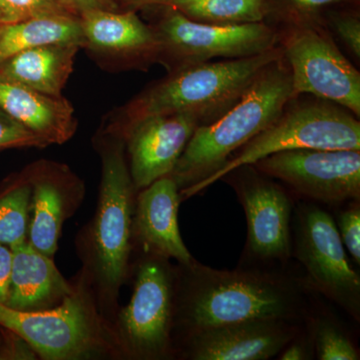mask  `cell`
Instances as JSON below:
<instances>
[{
	"instance_id": "7a4b0ae2",
	"label": "cell",
	"mask_w": 360,
	"mask_h": 360,
	"mask_svg": "<svg viewBox=\"0 0 360 360\" xmlns=\"http://www.w3.org/2000/svg\"><path fill=\"white\" fill-rule=\"evenodd\" d=\"M94 148L101 160L98 198L94 217L77 234L75 250L101 314L113 323L120 290L131 276L132 220L139 191L120 135L101 129Z\"/></svg>"
},
{
	"instance_id": "d6986e66",
	"label": "cell",
	"mask_w": 360,
	"mask_h": 360,
	"mask_svg": "<svg viewBox=\"0 0 360 360\" xmlns=\"http://www.w3.org/2000/svg\"><path fill=\"white\" fill-rule=\"evenodd\" d=\"M0 108L33 134L51 144H63L75 134L77 120L72 104L0 77Z\"/></svg>"
},
{
	"instance_id": "e0dca14e",
	"label": "cell",
	"mask_w": 360,
	"mask_h": 360,
	"mask_svg": "<svg viewBox=\"0 0 360 360\" xmlns=\"http://www.w3.org/2000/svg\"><path fill=\"white\" fill-rule=\"evenodd\" d=\"M11 250L13 271L4 303L7 307L18 311H44L58 307L72 292V279L66 281L52 258L27 241Z\"/></svg>"
},
{
	"instance_id": "7402d4cb",
	"label": "cell",
	"mask_w": 360,
	"mask_h": 360,
	"mask_svg": "<svg viewBox=\"0 0 360 360\" xmlns=\"http://www.w3.org/2000/svg\"><path fill=\"white\" fill-rule=\"evenodd\" d=\"M134 9L167 7L189 20L210 25L262 22L269 13L265 0H118Z\"/></svg>"
},
{
	"instance_id": "ac0fdd59",
	"label": "cell",
	"mask_w": 360,
	"mask_h": 360,
	"mask_svg": "<svg viewBox=\"0 0 360 360\" xmlns=\"http://www.w3.org/2000/svg\"><path fill=\"white\" fill-rule=\"evenodd\" d=\"M85 49L113 58L156 60L158 42L151 26L134 9L125 13L90 11L80 14Z\"/></svg>"
},
{
	"instance_id": "4fadbf2b",
	"label": "cell",
	"mask_w": 360,
	"mask_h": 360,
	"mask_svg": "<svg viewBox=\"0 0 360 360\" xmlns=\"http://www.w3.org/2000/svg\"><path fill=\"white\" fill-rule=\"evenodd\" d=\"M200 123L186 113L142 118L123 130L127 163L137 191L172 174ZM113 134V132H112Z\"/></svg>"
},
{
	"instance_id": "5b68a950",
	"label": "cell",
	"mask_w": 360,
	"mask_h": 360,
	"mask_svg": "<svg viewBox=\"0 0 360 360\" xmlns=\"http://www.w3.org/2000/svg\"><path fill=\"white\" fill-rule=\"evenodd\" d=\"M60 304L25 312L0 303V326L11 329L42 360L122 359L112 322L101 314L94 288L82 269Z\"/></svg>"
},
{
	"instance_id": "4dcf8cb0",
	"label": "cell",
	"mask_w": 360,
	"mask_h": 360,
	"mask_svg": "<svg viewBox=\"0 0 360 360\" xmlns=\"http://www.w3.org/2000/svg\"><path fill=\"white\" fill-rule=\"evenodd\" d=\"M13 271V250L0 245V303H6L11 286Z\"/></svg>"
},
{
	"instance_id": "d6a6232c",
	"label": "cell",
	"mask_w": 360,
	"mask_h": 360,
	"mask_svg": "<svg viewBox=\"0 0 360 360\" xmlns=\"http://www.w3.org/2000/svg\"><path fill=\"white\" fill-rule=\"evenodd\" d=\"M0 25H1V22H0Z\"/></svg>"
},
{
	"instance_id": "3957f363",
	"label": "cell",
	"mask_w": 360,
	"mask_h": 360,
	"mask_svg": "<svg viewBox=\"0 0 360 360\" xmlns=\"http://www.w3.org/2000/svg\"><path fill=\"white\" fill-rule=\"evenodd\" d=\"M281 58L283 51L276 47L248 58L172 71L112 115L103 129L120 134L148 116L176 113L193 115L200 125L210 124L236 105L260 73Z\"/></svg>"
},
{
	"instance_id": "44dd1931",
	"label": "cell",
	"mask_w": 360,
	"mask_h": 360,
	"mask_svg": "<svg viewBox=\"0 0 360 360\" xmlns=\"http://www.w3.org/2000/svg\"><path fill=\"white\" fill-rule=\"evenodd\" d=\"M56 44H75L84 47L79 16L47 14L0 25V63L26 49Z\"/></svg>"
},
{
	"instance_id": "d4e9b609",
	"label": "cell",
	"mask_w": 360,
	"mask_h": 360,
	"mask_svg": "<svg viewBox=\"0 0 360 360\" xmlns=\"http://www.w3.org/2000/svg\"><path fill=\"white\" fill-rule=\"evenodd\" d=\"M58 13L73 14L61 6L58 0H0L1 25L20 22L37 16Z\"/></svg>"
},
{
	"instance_id": "ffe728a7",
	"label": "cell",
	"mask_w": 360,
	"mask_h": 360,
	"mask_svg": "<svg viewBox=\"0 0 360 360\" xmlns=\"http://www.w3.org/2000/svg\"><path fill=\"white\" fill-rule=\"evenodd\" d=\"M82 47L75 44L40 45L0 63V77L51 96H61Z\"/></svg>"
},
{
	"instance_id": "cb8c5ba5",
	"label": "cell",
	"mask_w": 360,
	"mask_h": 360,
	"mask_svg": "<svg viewBox=\"0 0 360 360\" xmlns=\"http://www.w3.org/2000/svg\"><path fill=\"white\" fill-rule=\"evenodd\" d=\"M314 347L321 360H359V354L352 341L338 326L328 319L314 323Z\"/></svg>"
},
{
	"instance_id": "f546056e",
	"label": "cell",
	"mask_w": 360,
	"mask_h": 360,
	"mask_svg": "<svg viewBox=\"0 0 360 360\" xmlns=\"http://www.w3.org/2000/svg\"><path fill=\"white\" fill-rule=\"evenodd\" d=\"M71 13L79 16L90 11H120L118 0H58Z\"/></svg>"
},
{
	"instance_id": "9a60e30c",
	"label": "cell",
	"mask_w": 360,
	"mask_h": 360,
	"mask_svg": "<svg viewBox=\"0 0 360 360\" xmlns=\"http://www.w3.org/2000/svg\"><path fill=\"white\" fill-rule=\"evenodd\" d=\"M238 193L248 219V248L262 259L291 252V201L281 186L257 174L241 177Z\"/></svg>"
},
{
	"instance_id": "6da1fadb",
	"label": "cell",
	"mask_w": 360,
	"mask_h": 360,
	"mask_svg": "<svg viewBox=\"0 0 360 360\" xmlns=\"http://www.w3.org/2000/svg\"><path fill=\"white\" fill-rule=\"evenodd\" d=\"M300 286L252 269L217 270L195 259L176 267L174 340L205 329L255 319L295 321L302 315Z\"/></svg>"
},
{
	"instance_id": "603a6c76",
	"label": "cell",
	"mask_w": 360,
	"mask_h": 360,
	"mask_svg": "<svg viewBox=\"0 0 360 360\" xmlns=\"http://www.w3.org/2000/svg\"><path fill=\"white\" fill-rule=\"evenodd\" d=\"M32 186L25 170L0 193V245L15 248L27 241Z\"/></svg>"
},
{
	"instance_id": "484cf974",
	"label": "cell",
	"mask_w": 360,
	"mask_h": 360,
	"mask_svg": "<svg viewBox=\"0 0 360 360\" xmlns=\"http://www.w3.org/2000/svg\"><path fill=\"white\" fill-rule=\"evenodd\" d=\"M49 143L0 108V150L7 148H45Z\"/></svg>"
},
{
	"instance_id": "52a82bcc",
	"label": "cell",
	"mask_w": 360,
	"mask_h": 360,
	"mask_svg": "<svg viewBox=\"0 0 360 360\" xmlns=\"http://www.w3.org/2000/svg\"><path fill=\"white\" fill-rule=\"evenodd\" d=\"M169 260L142 252L132 264L134 292L129 304L120 307L113 322L122 359L165 360L175 356L176 269Z\"/></svg>"
},
{
	"instance_id": "83f0119b",
	"label": "cell",
	"mask_w": 360,
	"mask_h": 360,
	"mask_svg": "<svg viewBox=\"0 0 360 360\" xmlns=\"http://www.w3.org/2000/svg\"><path fill=\"white\" fill-rule=\"evenodd\" d=\"M281 11L285 13L293 25L315 22V16L330 6L347 1V0H277Z\"/></svg>"
},
{
	"instance_id": "7c38bea8",
	"label": "cell",
	"mask_w": 360,
	"mask_h": 360,
	"mask_svg": "<svg viewBox=\"0 0 360 360\" xmlns=\"http://www.w3.org/2000/svg\"><path fill=\"white\" fill-rule=\"evenodd\" d=\"M25 172L32 186L27 243L53 259L63 225L84 202V182L56 161H35Z\"/></svg>"
},
{
	"instance_id": "8992f818",
	"label": "cell",
	"mask_w": 360,
	"mask_h": 360,
	"mask_svg": "<svg viewBox=\"0 0 360 360\" xmlns=\"http://www.w3.org/2000/svg\"><path fill=\"white\" fill-rule=\"evenodd\" d=\"M295 149L360 150V123L345 108L323 99L285 108L269 127L239 148L238 155L229 158L219 172L180 191V200L200 193L234 169L255 165L274 153Z\"/></svg>"
},
{
	"instance_id": "4316f807",
	"label": "cell",
	"mask_w": 360,
	"mask_h": 360,
	"mask_svg": "<svg viewBox=\"0 0 360 360\" xmlns=\"http://www.w3.org/2000/svg\"><path fill=\"white\" fill-rule=\"evenodd\" d=\"M341 241L357 264H360V210L359 202L338 215L335 222Z\"/></svg>"
},
{
	"instance_id": "30bf717a",
	"label": "cell",
	"mask_w": 360,
	"mask_h": 360,
	"mask_svg": "<svg viewBox=\"0 0 360 360\" xmlns=\"http://www.w3.org/2000/svg\"><path fill=\"white\" fill-rule=\"evenodd\" d=\"M252 167L311 200L326 203L359 200L360 150L281 151L262 158Z\"/></svg>"
},
{
	"instance_id": "f1b7e54d",
	"label": "cell",
	"mask_w": 360,
	"mask_h": 360,
	"mask_svg": "<svg viewBox=\"0 0 360 360\" xmlns=\"http://www.w3.org/2000/svg\"><path fill=\"white\" fill-rule=\"evenodd\" d=\"M330 23L341 41L352 51L355 58H360V20L355 13H331Z\"/></svg>"
},
{
	"instance_id": "8fae6325",
	"label": "cell",
	"mask_w": 360,
	"mask_h": 360,
	"mask_svg": "<svg viewBox=\"0 0 360 360\" xmlns=\"http://www.w3.org/2000/svg\"><path fill=\"white\" fill-rule=\"evenodd\" d=\"M296 255L310 283L359 321L360 278L349 264L335 220L316 206L298 213Z\"/></svg>"
},
{
	"instance_id": "9c48e42d",
	"label": "cell",
	"mask_w": 360,
	"mask_h": 360,
	"mask_svg": "<svg viewBox=\"0 0 360 360\" xmlns=\"http://www.w3.org/2000/svg\"><path fill=\"white\" fill-rule=\"evenodd\" d=\"M295 96L311 94L360 115V75L316 22L293 25L283 42Z\"/></svg>"
},
{
	"instance_id": "277c9868",
	"label": "cell",
	"mask_w": 360,
	"mask_h": 360,
	"mask_svg": "<svg viewBox=\"0 0 360 360\" xmlns=\"http://www.w3.org/2000/svg\"><path fill=\"white\" fill-rule=\"evenodd\" d=\"M295 98L290 68L281 58L260 73L231 110L195 129L169 174L179 191L219 172L232 153L269 127Z\"/></svg>"
},
{
	"instance_id": "2e32d148",
	"label": "cell",
	"mask_w": 360,
	"mask_h": 360,
	"mask_svg": "<svg viewBox=\"0 0 360 360\" xmlns=\"http://www.w3.org/2000/svg\"><path fill=\"white\" fill-rule=\"evenodd\" d=\"M179 188L169 175L137 193L132 220L134 248L186 265L194 260L179 226Z\"/></svg>"
},
{
	"instance_id": "5bb4252c",
	"label": "cell",
	"mask_w": 360,
	"mask_h": 360,
	"mask_svg": "<svg viewBox=\"0 0 360 360\" xmlns=\"http://www.w3.org/2000/svg\"><path fill=\"white\" fill-rule=\"evenodd\" d=\"M293 321L255 319L205 329L186 336L176 355L193 360H267L295 340Z\"/></svg>"
},
{
	"instance_id": "ba28073f",
	"label": "cell",
	"mask_w": 360,
	"mask_h": 360,
	"mask_svg": "<svg viewBox=\"0 0 360 360\" xmlns=\"http://www.w3.org/2000/svg\"><path fill=\"white\" fill-rule=\"evenodd\" d=\"M151 26L158 42L156 60L169 72L210 59L241 58L276 49L279 35L262 22L210 25L189 20L175 9Z\"/></svg>"
},
{
	"instance_id": "1f68e13d",
	"label": "cell",
	"mask_w": 360,
	"mask_h": 360,
	"mask_svg": "<svg viewBox=\"0 0 360 360\" xmlns=\"http://www.w3.org/2000/svg\"><path fill=\"white\" fill-rule=\"evenodd\" d=\"M291 340L283 352L279 354L278 359L281 360H305L312 359V348L305 340Z\"/></svg>"
}]
</instances>
